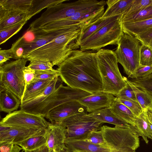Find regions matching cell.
Instances as JSON below:
<instances>
[{
	"mask_svg": "<svg viewBox=\"0 0 152 152\" xmlns=\"http://www.w3.org/2000/svg\"><path fill=\"white\" fill-rule=\"evenodd\" d=\"M57 70L68 86L91 94L103 91L96 53L73 50Z\"/></svg>",
	"mask_w": 152,
	"mask_h": 152,
	"instance_id": "1",
	"label": "cell"
},
{
	"mask_svg": "<svg viewBox=\"0 0 152 152\" xmlns=\"http://www.w3.org/2000/svg\"><path fill=\"white\" fill-rule=\"evenodd\" d=\"M81 28H77L61 35L46 44L29 53L23 58L41 61L58 66L72 51L80 48L78 38Z\"/></svg>",
	"mask_w": 152,
	"mask_h": 152,
	"instance_id": "2",
	"label": "cell"
},
{
	"mask_svg": "<svg viewBox=\"0 0 152 152\" xmlns=\"http://www.w3.org/2000/svg\"><path fill=\"white\" fill-rule=\"evenodd\" d=\"M96 55L102 80V91L116 96L126 86V83L119 70L115 52L101 49Z\"/></svg>",
	"mask_w": 152,
	"mask_h": 152,
	"instance_id": "3",
	"label": "cell"
},
{
	"mask_svg": "<svg viewBox=\"0 0 152 152\" xmlns=\"http://www.w3.org/2000/svg\"><path fill=\"white\" fill-rule=\"evenodd\" d=\"M102 131L107 146L112 152H136L140 146L138 132L115 126H101Z\"/></svg>",
	"mask_w": 152,
	"mask_h": 152,
	"instance_id": "4",
	"label": "cell"
},
{
	"mask_svg": "<svg viewBox=\"0 0 152 152\" xmlns=\"http://www.w3.org/2000/svg\"><path fill=\"white\" fill-rule=\"evenodd\" d=\"M27 61L20 58L0 66V92L8 90L21 100L25 88L23 70Z\"/></svg>",
	"mask_w": 152,
	"mask_h": 152,
	"instance_id": "5",
	"label": "cell"
},
{
	"mask_svg": "<svg viewBox=\"0 0 152 152\" xmlns=\"http://www.w3.org/2000/svg\"><path fill=\"white\" fill-rule=\"evenodd\" d=\"M115 51L118 62L122 66L128 77L139 67L140 53L142 45L135 36L123 32Z\"/></svg>",
	"mask_w": 152,
	"mask_h": 152,
	"instance_id": "6",
	"label": "cell"
},
{
	"mask_svg": "<svg viewBox=\"0 0 152 152\" xmlns=\"http://www.w3.org/2000/svg\"><path fill=\"white\" fill-rule=\"evenodd\" d=\"M121 16L103 26L83 41L80 45V50L98 51L108 45H117L123 32L121 22Z\"/></svg>",
	"mask_w": 152,
	"mask_h": 152,
	"instance_id": "7",
	"label": "cell"
},
{
	"mask_svg": "<svg viewBox=\"0 0 152 152\" xmlns=\"http://www.w3.org/2000/svg\"><path fill=\"white\" fill-rule=\"evenodd\" d=\"M92 94L61 84L43 102L27 112L41 115L45 117L51 110L63 104L78 101Z\"/></svg>",
	"mask_w": 152,
	"mask_h": 152,
	"instance_id": "8",
	"label": "cell"
},
{
	"mask_svg": "<svg viewBox=\"0 0 152 152\" xmlns=\"http://www.w3.org/2000/svg\"><path fill=\"white\" fill-rule=\"evenodd\" d=\"M58 123L66 127V138L78 140H84L91 132L100 130L102 123L86 112L71 116Z\"/></svg>",
	"mask_w": 152,
	"mask_h": 152,
	"instance_id": "9",
	"label": "cell"
},
{
	"mask_svg": "<svg viewBox=\"0 0 152 152\" xmlns=\"http://www.w3.org/2000/svg\"><path fill=\"white\" fill-rule=\"evenodd\" d=\"M104 7L79 12L69 17L51 22L37 29L38 31L45 32L74 26H79L82 28L101 18L104 12Z\"/></svg>",
	"mask_w": 152,
	"mask_h": 152,
	"instance_id": "10",
	"label": "cell"
},
{
	"mask_svg": "<svg viewBox=\"0 0 152 152\" xmlns=\"http://www.w3.org/2000/svg\"><path fill=\"white\" fill-rule=\"evenodd\" d=\"M42 115L20 110L7 114L0 122L10 127L45 129L50 123Z\"/></svg>",
	"mask_w": 152,
	"mask_h": 152,
	"instance_id": "11",
	"label": "cell"
},
{
	"mask_svg": "<svg viewBox=\"0 0 152 152\" xmlns=\"http://www.w3.org/2000/svg\"><path fill=\"white\" fill-rule=\"evenodd\" d=\"M87 113L86 107L78 101H73L61 104L50 110L45 116L52 124L58 123L71 116Z\"/></svg>",
	"mask_w": 152,
	"mask_h": 152,
	"instance_id": "12",
	"label": "cell"
},
{
	"mask_svg": "<svg viewBox=\"0 0 152 152\" xmlns=\"http://www.w3.org/2000/svg\"><path fill=\"white\" fill-rule=\"evenodd\" d=\"M50 150L57 152L65 146L67 138L66 127L59 123H51L46 129L44 135Z\"/></svg>",
	"mask_w": 152,
	"mask_h": 152,
	"instance_id": "13",
	"label": "cell"
},
{
	"mask_svg": "<svg viewBox=\"0 0 152 152\" xmlns=\"http://www.w3.org/2000/svg\"><path fill=\"white\" fill-rule=\"evenodd\" d=\"M115 97L113 94L103 91L96 92L82 98L78 101L90 113L110 107Z\"/></svg>",
	"mask_w": 152,
	"mask_h": 152,
	"instance_id": "14",
	"label": "cell"
},
{
	"mask_svg": "<svg viewBox=\"0 0 152 152\" xmlns=\"http://www.w3.org/2000/svg\"><path fill=\"white\" fill-rule=\"evenodd\" d=\"M46 129L34 130L11 127L10 129L0 133V143H11L15 145L17 142L31 137L39 134L44 135Z\"/></svg>",
	"mask_w": 152,
	"mask_h": 152,
	"instance_id": "15",
	"label": "cell"
},
{
	"mask_svg": "<svg viewBox=\"0 0 152 152\" xmlns=\"http://www.w3.org/2000/svg\"><path fill=\"white\" fill-rule=\"evenodd\" d=\"M88 115L102 123H108L115 126L132 129L139 133L136 127L131 125L118 116L113 112L110 107L97 110Z\"/></svg>",
	"mask_w": 152,
	"mask_h": 152,
	"instance_id": "16",
	"label": "cell"
},
{
	"mask_svg": "<svg viewBox=\"0 0 152 152\" xmlns=\"http://www.w3.org/2000/svg\"><path fill=\"white\" fill-rule=\"evenodd\" d=\"M65 144L73 152H112L106 146L93 144L84 140L66 138Z\"/></svg>",
	"mask_w": 152,
	"mask_h": 152,
	"instance_id": "17",
	"label": "cell"
},
{
	"mask_svg": "<svg viewBox=\"0 0 152 152\" xmlns=\"http://www.w3.org/2000/svg\"><path fill=\"white\" fill-rule=\"evenodd\" d=\"M121 15L107 18H100L91 24L82 28L77 40V42L79 46L83 41L102 27L117 19Z\"/></svg>",
	"mask_w": 152,
	"mask_h": 152,
	"instance_id": "18",
	"label": "cell"
},
{
	"mask_svg": "<svg viewBox=\"0 0 152 152\" xmlns=\"http://www.w3.org/2000/svg\"><path fill=\"white\" fill-rule=\"evenodd\" d=\"M33 3V0H0V10L28 13Z\"/></svg>",
	"mask_w": 152,
	"mask_h": 152,
	"instance_id": "19",
	"label": "cell"
},
{
	"mask_svg": "<svg viewBox=\"0 0 152 152\" xmlns=\"http://www.w3.org/2000/svg\"><path fill=\"white\" fill-rule=\"evenodd\" d=\"M58 77L53 79L41 94L34 98L21 104L20 110L28 112L43 102L56 90Z\"/></svg>",
	"mask_w": 152,
	"mask_h": 152,
	"instance_id": "20",
	"label": "cell"
},
{
	"mask_svg": "<svg viewBox=\"0 0 152 152\" xmlns=\"http://www.w3.org/2000/svg\"><path fill=\"white\" fill-rule=\"evenodd\" d=\"M133 0H108L107 8L102 16L107 18L124 14Z\"/></svg>",
	"mask_w": 152,
	"mask_h": 152,
	"instance_id": "21",
	"label": "cell"
},
{
	"mask_svg": "<svg viewBox=\"0 0 152 152\" xmlns=\"http://www.w3.org/2000/svg\"><path fill=\"white\" fill-rule=\"evenodd\" d=\"M21 104V100L11 92L5 90L0 92L1 112L10 113L16 111Z\"/></svg>",
	"mask_w": 152,
	"mask_h": 152,
	"instance_id": "22",
	"label": "cell"
},
{
	"mask_svg": "<svg viewBox=\"0 0 152 152\" xmlns=\"http://www.w3.org/2000/svg\"><path fill=\"white\" fill-rule=\"evenodd\" d=\"M28 13L26 12L0 10V30L25 20H28Z\"/></svg>",
	"mask_w": 152,
	"mask_h": 152,
	"instance_id": "23",
	"label": "cell"
},
{
	"mask_svg": "<svg viewBox=\"0 0 152 152\" xmlns=\"http://www.w3.org/2000/svg\"><path fill=\"white\" fill-rule=\"evenodd\" d=\"M53 79L39 80L32 82L28 85L21 99V103L32 99L41 94Z\"/></svg>",
	"mask_w": 152,
	"mask_h": 152,
	"instance_id": "24",
	"label": "cell"
},
{
	"mask_svg": "<svg viewBox=\"0 0 152 152\" xmlns=\"http://www.w3.org/2000/svg\"><path fill=\"white\" fill-rule=\"evenodd\" d=\"M121 23L124 33L135 36L152 28V18L136 22Z\"/></svg>",
	"mask_w": 152,
	"mask_h": 152,
	"instance_id": "25",
	"label": "cell"
},
{
	"mask_svg": "<svg viewBox=\"0 0 152 152\" xmlns=\"http://www.w3.org/2000/svg\"><path fill=\"white\" fill-rule=\"evenodd\" d=\"M110 108L113 112L120 118L131 125L136 127V117L118 98L115 97Z\"/></svg>",
	"mask_w": 152,
	"mask_h": 152,
	"instance_id": "26",
	"label": "cell"
},
{
	"mask_svg": "<svg viewBox=\"0 0 152 152\" xmlns=\"http://www.w3.org/2000/svg\"><path fill=\"white\" fill-rule=\"evenodd\" d=\"M135 126L137 129L140 136L142 137L147 144H148V138L151 139L150 135L152 123L150 120L147 110H143L135 120Z\"/></svg>",
	"mask_w": 152,
	"mask_h": 152,
	"instance_id": "27",
	"label": "cell"
},
{
	"mask_svg": "<svg viewBox=\"0 0 152 152\" xmlns=\"http://www.w3.org/2000/svg\"><path fill=\"white\" fill-rule=\"evenodd\" d=\"M131 85L135 94L137 101L140 105L143 110H147L152 107V94L137 87L126 77L123 76Z\"/></svg>",
	"mask_w": 152,
	"mask_h": 152,
	"instance_id": "28",
	"label": "cell"
},
{
	"mask_svg": "<svg viewBox=\"0 0 152 152\" xmlns=\"http://www.w3.org/2000/svg\"><path fill=\"white\" fill-rule=\"evenodd\" d=\"M44 135H37L17 142L15 145L20 146L24 151H34L41 147L47 143Z\"/></svg>",
	"mask_w": 152,
	"mask_h": 152,
	"instance_id": "29",
	"label": "cell"
},
{
	"mask_svg": "<svg viewBox=\"0 0 152 152\" xmlns=\"http://www.w3.org/2000/svg\"><path fill=\"white\" fill-rule=\"evenodd\" d=\"M152 18V4L131 14L122 15L121 22H134Z\"/></svg>",
	"mask_w": 152,
	"mask_h": 152,
	"instance_id": "30",
	"label": "cell"
},
{
	"mask_svg": "<svg viewBox=\"0 0 152 152\" xmlns=\"http://www.w3.org/2000/svg\"><path fill=\"white\" fill-rule=\"evenodd\" d=\"M67 0H33V6L28 13L29 20L33 16L39 13L42 10L54 5L64 3Z\"/></svg>",
	"mask_w": 152,
	"mask_h": 152,
	"instance_id": "31",
	"label": "cell"
},
{
	"mask_svg": "<svg viewBox=\"0 0 152 152\" xmlns=\"http://www.w3.org/2000/svg\"><path fill=\"white\" fill-rule=\"evenodd\" d=\"M27 21L25 20L0 30V44L5 43L11 37L19 31Z\"/></svg>",
	"mask_w": 152,
	"mask_h": 152,
	"instance_id": "32",
	"label": "cell"
},
{
	"mask_svg": "<svg viewBox=\"0 0 152 152\" xmlns=\"http://www.w3.org/2000/svg\"><path fill=\"white\" fill-rule=\"evenodd\" d=\"M130 81L137 87L152 94V73L145 77L133 79Z\"/></svg>",
	"mask_w": 152,
	"mask_h": 152,
	"instance_id": "33",
	"label": "cell"
},
{
	"mask_svg": "<svg viewBox=\"0 0 152 152\" xmlns=\"http://www.w3.org/2000/svg\"><path fill=\"white\" fill-rule=\"evenodd\" d=\"M140 66H152V49L142 45L140 53Z\"/></svg>",
	"mask_w": 152,
	"mask_h": 152,
	"instance_id": "34",
	"label": "cell"
},
{
	"mask_svg": "<svg viewBox=\"0 0 152 152\" xmlns=\"http://www.w3.org/2000/svg\"><path fill=\"white\" fill-rule=\"evenodd\" d=\"M117 98L126 106L136 117L138 116L142 111L140 105L137 101L123 97Z\"/></svg>",
	"mask_w": 152,
	"mask_h": 152,
	"instance_id": "35",
	"label": "cell"
},
{
	"mask_svg": "<svg viewBox=\"0 0 152 152\" xmlns=\"http://www.w3.org/2000/svg\"><path fill=\"white\" fill-rule=\"evenodd\" d=\"M25 41L23 36L19 38L12 45L10 48L14 56L13 59L17 60L23 58L24 56V44Z\"/></svg>",
	"mask_w": 152,
	"mask_h": 152,
	"instance_id": "36",
	"label": "cell"
},
{
	"mask_svg": "<svg viewBox=\"0 0 152 152\" xmlns=\"http://www.w3.org/2000/svg\"><path fill=\"white\" fill-rule=\"evenodd\" d=\"M152 4V0H133L125 13L127 15L135 13Z\"/></svg>",
	"mask_w": 152,
	"mask_h": 152,
	"instance_id": "37",
	"label": "cell"
},
{
	"mask_svg": "<svg viewBox=\"0 0 152 152\" xmlns=\"http://www.w3.org/2000/svg\"><path fill=\"white\" fill-rule=\"evenodd\" d=\"M59 76L58 72L57 69L35 71V77L32 82L42 80L53 79Z\"/></svg>",
	"mask_w": 152,
	"mask_h": 152,
	"instance_id": "38",
	"label": "cell"
},
{
	"mask_svg": "<svg viewBox=\"0 0 152 152\" xmlns=\"http://www.w3.org/2000/svg\"><path fill=\"white\" fill-rule=\"evenodd\" d=\"M84 140L93 144L107 146L100 130L91 132Z\"/></svg>",
	"mask_w": 152,
	"mask_h": 152,
	"instance_id": "39",
	"label": "cell"
},
{
	"mask_svg": "<svg viewBox=\"0 0 152 152\" xmlns=\"http://www.w3.org/2000/svg\"><path fill=\"white\" fill-rule=\"evenodd\" d=\"M53 64L50 62L36 61H31L27 66L35 71H42L53 70Z\"/></svg>",
	"mask_w": 152,
	"mask_h": 152,
	"instance_id": "40",
	"label": "cell"
},
{
	"mask_svg": "<svg viewBox=\"0 0 152 152\" xmlns=\"http://www.w3.org/2000/svg\"><path fill=\"white\" fill-rule=\"evenodd\" d=\"M142 45L152 49V28L135 36Z\"/></svg>",
	"mask_w": 152,
	"mask_h": 152,
	"instance_id": "41",
	"label": "cell"
},
{
	"mask_svg": "<svg viewBox=\"0 0 152 152\" xmlns=\"http://www.w3.org/2000/svg\"><path fill=\"white\" fill-rule=\"evenodd\" d=\"M152 73V66H140L136 70L128 77L138 79L146 77Z\"/></svg>",
	"mask_w": 152,
	"mask_h": 152,
	"instance_id": "42",
	"label": "cell"
},
{
	"mask_svg": "<svg viewBox=\"0 0 152 152\" xmlns=\"http://www.w3.org/2000/svg\"><path fill=\"white\" fill-rule=\"evenodd\" d=\"M124 80L126 83V86L116 96V97H123L137 101L134 92L131 85L126 80Z\"/></svg>",
	"mask_w": 152,
	"mask_h": 152,
	"instance_id": "43",
	"label": "cell"
},
{
	"mask_svg": "<svg viewBox=\"0 0 152 152\" xmlns=\"http://www.w3.org/2000/svg\"><path fill=\"white\" fill-rule=\"evenodd\" d=\"M23 73L25 82V91L27 86L31 83L34 79L35 71L27 66H26L23 70Z\"/></svg>",
	"mask_w": 152,
	"mask_h": 152,
	"instance_id": "44",
	"label": "cell"
},
{
	"mask_svg": "<svg viewBox=\"0 0 152 152\" xmlns=\"http://www.w3.org/2000/svg\"><path fill=\"white\" fill-rule=\"evenodd\" d=\"M13 52L11 49L0 50V66L3 65L10 58H13Z\"/></svg>",
	"mask_w": 152,
	"mask_h": 152,
	"instance_id": "45",
	"label": "cell"
},
{
	"mask_svg": "<svg viewBox=\"0 0 152 152\" xmlns=\"http://www.w3.org/2000/svg\"><path fill=\"white\" fill-rule=\"evenodd\" d=\"M14 145L11 143H0V152H10Z\"/></svg>",
	"mask_w": 152,
	"mask_h": 152,
	"instance_id": "46",
	"label": "cell"
},
{
	"mask_svg": "<svg viewBox=\"0 0 152 152\" xmlns=\"http://www.w3.org/2000/svg\"><path fill=\"white\" fill-rule=\"evenodd\" d=\"M24 152H50V150L48 147L47 143L41 147L34 151H24Z\"/></svg>",
	"mask_w": 152,
	"mask_h": 152,
	"instance_id": "47",
	"label": "cell"
},
{
	"mask_svg": "<svg viewBox=\"0 0 152 152\" xmlns=\"http://www.w3.org/2000/svg\"><path fill=\"white\" fill-rule=\"evenodd\" d=\"M11 127L0 122V133L5 132L9 129Z\"/></svg>",
	"mask_w": 152,
	"mask_h": 152,
	"instance_id": "48",
	"label": "cell"
},
{
	"mask_svg": "<svg viewBox=\"0 0 152 152\" xmlns=\"http://www.w3.org/2000/svg\"><path fill=\"white\" fill-rule=\"evenodd\" d=\"M22 149H23L21 147L18 145H15L10 152H20Z\"/></svg>",
	"mask_w": 152,
	"mask_h": 152,
	"instance_id": "49",
	"label": "cell"
},
{
	"mask_svg": "<svg viewBox=\"0 0 152 152\" xmlns=\"http://www.w3.org/2000/svg\"><path fill=\"white\" fill-rule=\"evenodd\" d=\"M147 112L148 118L152 123V107L148 109L147 110Z\"/></svg>",
	"mask_w": 152,
	"mask_h": 152,
	"instance_id": "50",
	"label": "cell"
},
{
	"mask_svg": "<svg viewBox=\"0 0 152 152\" xmlns=\"http://www.w3.org/2000/svg\"><path fill=\"white\" fill-rule=\"evenodd\" d=\"M57 152H73L71 150L68 148L66 146L62 149Z\"/></svg>",
	"mask_w": 152,
	"mask_h": 152,
	"instance_id": "51",
	"label": "cell"
},
{
	"mask_svg": "<svg viewBox=\"0 0 152 152\" xmlns=\"http://www.w3.org/2000/svg\"><path fill=\"white\" fill-rule=\"evenodd\" d=\"M50 152H56L55 151L52 150H50Z\"/></svg>",
	"mask_w": 152,
	"mask_h": 152,
	"instance_id": "52",
	"label": "cell"
},
{
	"mask_svg": "<svg viewBox=\"0 0 152 152\" xmlns=\"http://www.w3.org/2000/svg\"><path fill=\"white\" fill-rule=\"evenodd\" d=\"M23 151H24L23 150V151L22 152H23Z\"/></svg>",
	"mask_w": 152,
	"mask_h": 152,
	"instance_id": "53",
	"label": "cell"
}]
</instances>
